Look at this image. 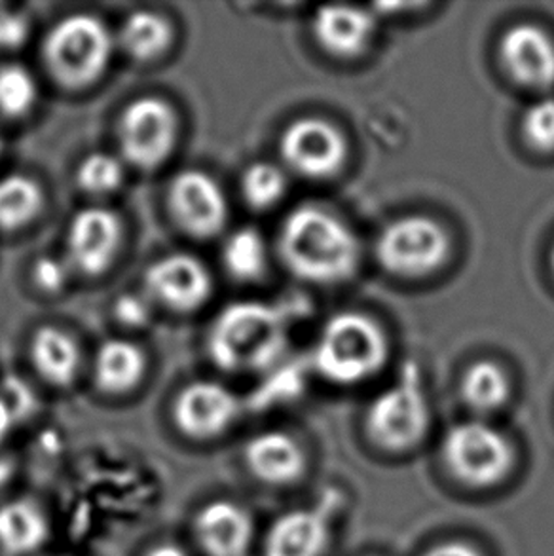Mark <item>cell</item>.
<instances>
[{"instance_id":"1","label":"cell","mask_w":554,"mask_h":556,"mask_svg":"<svg viewBox=\"0 0 554 556\" xmlns=\"http://www.w3.org/2000/svg\"><path fill=\"white\" fill-rule=\"evenodd\" d=\"M277 251L297 278L317 286L344 283L361 263V243L352 228L317 205H300L285 217Z\"/></svg>"},{"instance_id":"2","label":"cell","mask_w":554,"mask_h":556,"mask_svg":"<svg viewBox=\"0 0 554 556\" xmlns=\"http://www.w3.org/2000/svg\"><path fill=\"white\" fill-rule=\"evenodd\" d=\"M287 329L279 309L264 302H234L215 317L207 352L226 372H259L281 357Z\"/></svg>"},{"instance_id":"3","label":"cell","mask_w":554,"mask_h":556,"mask_svg":"<svg viewBox=\"0 0 554 556\" xmlns=\"http://www.w3.org/2000/svg\"><path fill=\"white\" fill-rule=\"evenodd\" d=\"M116 37L99 15L68 14L53 23L42 40L46 73L68 93L90 90L113 63Z\"/></svg>"},{"instance_id":"4","label":"cell","mask_w":554,"mask_h":556,"mask_svg":"<svg viewBox=\"0 0 554 556\" xmlns=\"http://www.w3.org/2000/svg\"><path fill=\"white\" fill-rule=\"evenodd\" d=\"M390 357V342L375 319L344 312L330 317L315 346V367L329 382L353 386L378 375Z\"/></svg>"},{"instance_id":"5","label":"cell","mask_w":554,"mask_h":556,"mask_svg":"<svg viewBox=\"0 0 554 556\" xmlns=\"http://www.w3.org/2000/svg\"><path fill=\"white\" fill-rule=\"evenodd\" d=\"M179 114L158 96H141L122 109L116 141L124 164L139 172H154L172 159L179 143Z\"/></svg>"},{"instance_id":"6","label":"cell","mask_w":554,"mask_h":556,"mask_svg":"<svg viewBox=\"0 0 554 556\" xmlns=\"http://www.w3.org/2000/svg\"><path fill=\"white\" fill-rule=\"evenodd\" d=\"M442 458L457 481L471 489H490L507 479L515 451L500 429L484 421H464L449 429Z\"/></svg>"},{"instance_id":"7","label":"cell","mask_w":554,"mask_h":556,"mask_svg":"<svg viewBox=\"0 0 554 556\" xmlns=\"http://www.w3.org/2000/svg\"><path fill=\"white\" fill-rule=\"evenodd\" d=\"M450 236L433 218L406 215L383 226L376 258L398 278H426L449 261Z\"/></svg>"},{"instance_id":"8","label":"cell","mask_w":554,"mask_h":556,"mask_svg":"<svg viewBox=\"0 0 554 556\" xmlns=\"http://www.w3.org/2000/svg\"><path fill=\"white\" fill-rule=\"evenodd\" d=\"M429 424L431 413L414 367L403 370L399 382L368 406V435L383 451L405 452L418 446Z\"/></svg>"},{"instance_id":"9","label":"cell","mask_w":554,"mask_h":556,"mask_svg":"<svg viewBox=\"0 0 554 556\" xmlns=\"http://www.w3.org/2000/svg\"><path fill=\"white\" fill-rule=\"evenodd\" d=\"M165 203L180 232L194 240L215 238L230 217L225 190L202 169H182L173 175Z\"/></svg>"},{"instance_id":"10","label":"cell","mask_w":554,"mask_h":556,"mask_svg":"<svg viewBox=\"0 0 554 556\" xmlns=\"http://www.w3.org/2000/svg\"><path fill=\"white\" fill-rule=\"evenodd\" d=\"M285 166L306 179H329L344 167L348 143L342 131L323 118H300L279 139Z\"/></svg>"},{"instance_id":"11","label":"cell","mask_w":554,"mask_h":556,"mask_svg":"<svg viewBox=\"0 0 554 556\" xmlns=\"http://www.w3.org/2000/svg\"><path fill=\"white\" fill-rule=\"evenodd\" d=\"M122 238L124 226L118 213L101 205L84 207L68 223L65 261L86 278H99L116 261Z\"/></svg>"},{"instance_id":"12","label":"cell","mask_w":554,"mask_h":556,"mask_svg":"<svg viewBox=\"0 0 554 556\" xmlns=\"http://www.w3.org/2000/svg\"><path fill=\"white\" fill-rule=\"evenodd\" d=\"M144 293L175 314H192L213 294L210 268L190 253H172L150 264L142 276Z\"/></svg>"},{"instance_id":"13","label":"cell","mask_w":554,"mask_h":556,"mask_svg":"<svg viewBox=\"0 0 554 556\" xmlns=\"http://www.w3.org/2000/svg\"><path fill=\"white\" fill-rule=\"evenodd\" d=\"M173 421L192 441H211L223 435L240 414V403L226 386L211 380L190 382L173 403Z\"/></svg>"},{"instance_id":"14","label":"cell","mask_w":554,"mask_h":556,"mask_svg":"<svg viewBox=\"0 0 554 556\" xmlns=\"http://www.w3.org/2000/svg\"><path fill=\"white\" fill-rule=\"evenodd\" d=\"M500 60L507 75L526 88L554 86V40L538 25L520 23L503 33Z\"/></svg>"},{"instance_id":"15","label":"cell","mask_w":554,"mask_h":556,"mask_svg":"<svg viewBox=\"0 0 554 556\" xmlns=\"http://www.w3.org/2000/svg\"><path fill=\"white\" fill-rule=\"evenodd\" d=\"M317 509L285 513L272 525L264 556H323L329 549L330 517L337 502L330 497Z\"/></svg>"},{"instance_id":"16","label":"cell","mask_w":554,"mask_h":556,"mask_svg":"<svg viewBox=\"0 0 554 556\" xmlns=\"http://www.w3.org/2000/svg\"><path fill=\"white\" fill-rule=\"evenodd\" d=\"M253 519L243 507L218 500L196 515L194 535L207 556H245L253 542Z\"/></svg>"},{"instance_id":"17","label":"cell","mask_w":554,"mask_h":556,"mask_svg":"<svg viewBox=\"0 0 554 556\" xmlns=\"http://www.w3.org/2000/svg\"><path fill=\"white\" fill-rule=\"evenodd\" d=\"M312 30L317 45L340 60H353L367 50L376 33L373 12L360 7H322Z\"/></svg>"},{"instance_id":"18","label":"cell","mask_w":554,"mask_h":556,"mask_svg":"<svg viewBox=\"0 0 554 556\" xmlns=\"http://www.w3.org/2000/svg\"><path fill=\"white\" fill-rule=\"evenodd\" d=\"M249 473L270 486H289L306 471V454L284 431H266L249 439L243 451Z\"/></svg>"},{"instance_id":"19","label":"cell","mask_w":554,"mask_h":556,"mask_svg":"<svg viewBox=\"0 0 554 556\" xmlns=\"http://www.w3.org/2000/svg\"><path fill=\"white\" fill-rule=\"evenodd\" d=\"M29 355L33 369L53 388L73 386L83 367V352L75 337L53 325L38 327L30 339Z\"/></svg>"},{"instance_id":"20","label":"cell","mask_w":554,"mask_h":556,"mask_svg":"<svg viewBox=\"0 0 554 556\" xmlns=\"http://www.w3.org/2000/svg\"><path fill=\"white\" fill-rule=\"evenodd\" d=\"M93 383L109 397H122L136 390L147 372V355L128 339H109L93 357Z\"/></svg>"},{"instance_id":"21","label":"cell","mask_w":554,"mask_h":556,"mask_svg":"<svg viewBox=\"0 0 554 556\" xmlns=\"http://www.w3.org/2000/svg\"><path fill=\"white\" fill-rule=\"evenodd\" d=\"M175 40V29L165 15L136 10L122 22L116 45L137 63H152L164 58Z\"/></svg>"},{"instance_id":"22","label":"cell","mask_w":554,"mask_h":556,"mask_svg":"<svg viewBox=\"0 0 554 556\" xmlns=\"http://www.w3.org/2000/svg\"><path fill=\"white\" fill-rule=\"evenodd\" d=\"M50 538L45 513L30 500L0 505V549L8 556H25L40 549Z\"/></svg>"},{"instance_id":"23","label":"cell","mask_w":554,"mask_h":556,"mask_svg":"<svg viewBox=\"0 0 554 556\" xmlns=\"http://www.w3.org/2000/svg\"><path fill=\"white\" fill-rule=\"evenodd\" d=\"M45 190L29 175L0 177V232H17L42 213Z\"/></svg>"},{"instance_id":"24","label":"cell","mask_w":554,"mask_h":556,"mask_svg":"<svg viewBox=\"0 0 554 556\" xmlns=\"http://www.w3.org/2000/svg\"><path fill=\"white\" fill-rule=\"evenodd\" d=\"M462 399L475 413H495L511 399L509 376L498 363H475L462 378Z\"/></svg>"},{"instance_id":"25","label":"cell","mask_w":554,"mask_h":556,"mask_svg":"<svg viewBox=\"0 0 554 556\" xmlns=\"http://www.w3.org/2000/svg\"><path fill=\"white\" fill-rule=\"evenodd\" d=\"M223 263L226 271L238 281L263 278L268 266V248L263 233L251 226L236 230L223 248Z\"/></svg>"},{"instance_id":"26","label":"cell","mask_w":554,"mask_h":556,"mask_svg":"<svg viewBox=\"0 0 554 556\" xmlns=\"http://www.w3.org/2000/svg\"><path fill=\"white\" fill-rule=\"evenodd\" d=\"M38 84L29 68L20 63L0 65V116L20 121L35 109Z\"/></svg>"},{"instance_id":"27","label":"cell","mask_w":554,"mask_h":556,"mask_svg":"<svg viewBox=\"0 0 554 556\" xmlns=\"http://www.w3.org/2000/svg\"><path fill=\"white\" fill-rule=\"evenodd\" d=\"M126 179V164L111 152L96 151L88 154L76 169V185L84 194L105 198L121 190Z\"/></svg>"},{"instance_id":"28","label":"cell","mask_w":554,"mask_h":556,"mask_svg":"<svg viewBox=\"0 0 554 556\" xmlns=\"http://www.w3.org/2000/svg\"><path fill=\"white\" fill-rule=\"evenodd\" d=\"M241 194L251 210L276 207L287 194V177L281 167L272 162H253L241 175Z\"/></svg>"},{"instance_id":"29","label":"cell","mask_w":554,"mask_h":556,"mask_svg":"<svg viewBox=\"0 0 554 556\" xmlns=\"http://www.w3.org/2000/svg\"><path fill=\"white\" fill-rule=\"evenodd\" d=\"M522 137L533 151L554 152V99H541L528 106L520 122Z\"/></svg>"},{"instance_id":"30","label":"cell","mask_w":554,"mask_h":556,"mask_svg":"<svg viewBox=\"0 0 554 556\" xmlns=\"http://www.w3.org/2000/svg\"><path fill=\"white\" fill-rule=\"evenodd\" d=\"M71 274L67 261H61L55 256H38L33 266V281L38 291L48 294H58L65 289Z\"/></svg>"},{"instance_id":"31","label":"cell","mask_w":554,"mask_h":556,"mask_svg":"<svg viewBox=\"0 0 554 556\" xmlns=\"http://www.w3.org/2000/svg\"><path fill=\"white\" fill-rule=\"evenodd\" d=\"M114 317L118 324L129 329H139L150 321L149 299L139 294H122L118 301L114 302Z\"/></svg>"},{"instance_id":"32","label":"cell","mask_w":554,"mask_h":556,"mask_svg":"<svg viewBox=\"0 0 554 556\" xmlns=\"http://www.w3.org/2000/svg\"><path fill=\"white\" fill-rule=\"evenodd\" d=\"M27 20L22 14H0V48L14 50L27 37Z\"/></svg>"},{"instance_id":"33","label":"cell","mask_w":554,"mask_h":556,"mask_svg":"<svg viewBox=\"0 0 554 556\" xmlns=\"http://www.w3.org/2000/svg\"><path fill=\"white\" fill-rule=\"evenodd\" d=\"M421 556H484L477 547H473L469 543L452 542L435 545L431 549L426 551Z\"/></svg>"},{"instance_id":"34","label":"cell","mask_w":554,"mask_h":556,"mask_svg":"<svg viewBox=\"0 0 554 556\" xmlns=\"http://www.w3.org/2000/svg\"><path fill=\"white\" fill-rule=\"evenodd\" d=\"M2 443V441H0ZM15 471V462L12 458V454H8L7 451H2V446H0V489L7 484L10 479H12V475Z\"/></svg>"},{"instance_id":"35","label":"cell","mask_w":554,"mask_h":556,"mask_svg":"<svg viewBox=\"0 0 554 556\" xmlns=\"http://www.w3.org/2000/svg\"><path fill=\"white\" fill-rule=\"evenodd\" d=\"M144 556H187V553L175 543H162V545L152 547Z\"/></svg>"},{"instance_id":"36","label":"cell","mask_w":554,"mask_h":556,"mask_svg":"<svg viewBox=\"0 0 554 556\" xmlns=\"http://www.w3.org/2000/svg\"><path fill=\"white\" fill-rule=\"evenodd\" d=\"M2 151H4V139H2V134H0V156H2Z\"/></svg>"},{"instance_id":"37","label":"cell","mask_w":554,"mask_h":556,"mask_svg":"<svg viewBox=\"0 0 554 556\" xmlns=\"http://www.w3.org/2000/svg\"><path fill=\"white\" fill-rule=\"evenodd\" d=\"M551 264H553V271H554V248H553V253H551Z\"/></svg>"}]
</instances>
